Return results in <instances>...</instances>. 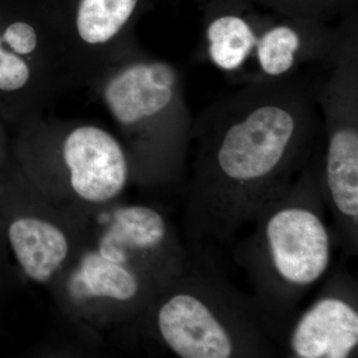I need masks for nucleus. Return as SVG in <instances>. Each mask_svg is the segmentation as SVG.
Segmentation results:
<instances>
[{"label":"nucleus","instance_id":"nucleus-1","mask_svg":"<svg viewBox=\"0 0 358 358\" xmlns=\"http://www.w3.org/2000/svg\"><path fill=\"white\" fill-rule=\"evenodd\" d=\"M322 148L315 87L300 77L241 84L193 122L183 233L190 257L225 249L294 185Z\"/></svg>","mask_w":358,"mask_h":358},{"label":"nucleus","instance_id":"nucleus-2","mask_svg":"<svg viewBox=\"0 0 358 358\" xmlns=\"http://www.w3.org/2000/svg\"><path fill=\"white\" fill-rule=\"evenodd\" d=\"M320 152L288 192L264 209L248 236L238 239L232 247L278 343L301 301L329 274L333 261L336 241L324 216Z\"/></svg>","mask_w":358,"mask_h":358},{"label":"nucleus","instance_id":"nucleus-3","mask_svg":"<svg viewBox=\"0 0 358 358\" xmlns=\"http://www.w3.org/2000/svg\"><path fill=\"white\" fill-rule=\"evenodd\" d=\"M88 88L117 128L134 185L155 188L185 181L194 117L178 66L140 47Z\"/></svg>","mask_w":358,"mask_h":358},{"label":"nucleus","instance_id":"nucleus-4","mask_svg":"<svg viewBox=\"0 0 358 358\" xmlns=\"http://www.w3.org/2000/svg\"><path fill=\"white\" fill-rule=\"evenodd\" d=\"M179 358L273 357L274 329L217 264L190 258L185 272L155 296L141 324Z\"/></svg>","mask_w":358,"mask_h":358},{"label":"nucleus","instance_id":"nucleus-5","mask_svg":"<svg viewBox=\"0 0 358 358\" xmlns=\"http://www.w3.org/2000/svg\"><path fill=\"white\" fill-rule=\"evenodd\" d=\"M16 128V164L53 203L91 214L121 201L134 183L124 143L102 124L45 114Z\"/></svg>","mask_w":358,"mask_h":358},{"label":"nucleus","instance_id":"nucleus-6","mask_svg":"<svg viewBox=\"0 0 358 358\" xmlns=\"http://www.w3.org/2000/svg\"><path fill=\"white\" fill-rule=\"evenodd\" d=\"M322 117L320 185L336 243L358 251V29L350 30L322 82L315 86Z\"/></svg>","mask_w":358,"mask_h":358},{"label":"nucleus","instance_id":"nucleus-7","mask_svg":"<svg viewBox=\"0 0 358 358\" xmlns=\"http://www.w3.org/2000/svg\"><path fill=\"white\" fill-rule=\"evenodd\" d=\"M72 88L58 14L0 13V115L6 124L47 114Z\"/></svg>","mask_w":358,"mask_h":358},{"label":"nucleus","instance_id":"nucleus-8","mask_svg":"<svg viewBox=\"0 0 358 358\" xmlns=\"http://www.w3.org/2000/svg\"><path fill=\"white\" fill-rule=\"evenodd\" d=\"M50 288L71 320L99 329L131 322L141 326L164 287L133 266L103 258L86 243Z\"/></svg>","mask_w":358,"mask_h":358},{"label":"nucleus","instance_id":"nucleus-9","mask_svg":"<svg viewBox=\"0 0 358 358\" xmlns=\"http://www.w3.org/2000/svg\"><path fill=\"white\" fill-rule=\"evenodd\" d=\"M87 245L103 258L143 271L164 287L190 263L173 223L154 204L117 201L94 211L89 216Z\"/></svg>","mask_w":358,"mask_h":358},{"label":"nucleus","instance_id":"nucleus-10","mask_svg":"<svg viewBox=\"0 0 358 358\" xmlns=\"http://www.w3.org/2000/svg\"><path fill=\"white\" fill-rule=\"evenodd\" d=\"M21 176L25 207L8 224L7 239L23 275L50 288L86 245L90 214L53 203Z\"/></svg>","mask_w":358,"mask_h":358},{"label":"nucleus","instance_id":"nucleus-11","mask_svg":"<svg viewBox=\"0 0 358 358\" xmlns=\"http://www.w3.org/2000/svg\"><path fill=\"white\" fill-rule=\"evenodd\" d=\"M279 348L294 358H348L358 350L357 282L345 270L327 278L319 296L282 329Z\"/></svg>","mask_w":358,"mask_h":358},{"label":"nucleus","instance_id":"nucleus-12","mask_svg":"<svg viewBox=\"0 0 358 358\" xmlns=\"http://www.w3.org/2000/svg\"><path fill=\"white\" fill-rule=\"evenodd\" d=\"M263 21L243 83L298 77L306 66L331 67L355 21L338 28L322 21L284 15Z\"/></svg>","mask_w":358,"mask_h":358},{"label":"nucleus","instance_id":"nucleus-13","mask_svg":"<svg viewBox=\"0 0 358 358\" xmlns=\"http://www.w3.org/2000/svg\"><path fill=\"white\" fill-rule=\"evenodd\" d=\"M262 22L235 11L209 14L196 58L206 61L235 82L243 83Z\"/></svg>","mask_w":358,"mask_h":358},{"label":"nucleus","instance_id":"nucleus-14","mask_svg":"<svg viewBox=\"0 0 358 358\" xmlns=\"http://www.w3.org/2000/svg\"><path fill=\"white\" fill-rule=\"evenodd\" d=\"M6 122L0 115V167L6 166L7 157H9L6 154Z\"/></svg>","mask_w":358,"mask_h":358}]
</instances>
